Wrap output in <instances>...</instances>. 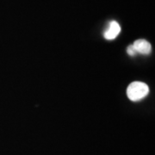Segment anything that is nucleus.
<instances>
[{"mask_svg":"<svg viewBox=\"0 0 155 155\" xmlns=\"http://www.w3.org/2000/svg\"><path fill=\"white\" fill-rule=\"evenodd\" d=\"M134 48V49L135 50L136 54H149L152 50V47L151 44L147 41L146 40H136L134 44L132 45Z\"/></svg>","mask_w":155,"mask_h":155,"instance_id":"obj_2","label":"nucleus"},{"mask_svg":"<svg viewBox=\"0 0 155 155\" xmlns=\"http://www.w3.org/2000/svg\"><path fill=\"white\" fill-rule=\"evenodd\" d=\"M127 54H128L130 56H134L135 54H136V52H135V50L134 49V48L132 45H131V46H129V47L127 48Z\"/></svg>","mask_w":155,"mask_h":155,"instance_id":"obj_4","label":"nucleus"},{"mask_svg":"<svg viewBox=\"0 0 155 155\" xmlns=\"http://www.w3.org/2000/svg\"><path fill=\"white\" fill-rule=\"evenodd\" d=\"M120 32H121V27L119 23L116 21H112L110 23L108 29L104 32V38L109 41L114 40L118 36Z\"/></svg>","mask_w":155,"mask_h":155,"instance_id":"obj_3","label":"nucleus"},{"mask_svg":"<svg viewBox=\"0 0 155 155\" xmlns=\"http://www.w3.org/2000/svg\"><path fill=\"white\" fill-rule=\"evenodd\" d=\"M149 92V88L147 84L135 81L131 83L127 89V97L133 102L140 101L147 97Z\"/></svg>","mask_w":155,"mask_h":155,"instance_id":"obj_1","label":"nucleus"}]
</instances>
